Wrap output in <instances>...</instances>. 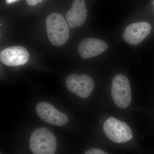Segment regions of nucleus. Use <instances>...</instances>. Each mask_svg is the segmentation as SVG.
Here are the masks:
<instances>
[{"instance_id":"f257e3e1","label":"nucleus","mask_w":154,"mask_h":154,"mask_svg":"<svg viewBox=\"0 0 154 154\" xmlns=\"http://www.w3.org/2000/svg\"><path fill=\"white\" fill-rule=\"evenodd\" d=\"M46 27L48 39L54 46H61L67 41L69 35V25L61 14L53 13L48 15Z\"/></svg>"},{"instance_id":"f03ea898","label":"nucleus","mask_w":154,"mask_h":154,"mask_svg":"<svg viewBox=\"0 0 154 154\" xmlns=\"http://www.w3.org/2000/svg\"><path fill=\"white\" fill-rule=\"evenodd\" d=\"M30 148L31 152L34 154H55L56 139L48 128H37L33 131L30 137Z\"/></svg>"},{"instance_id":"7ed1b4c3","label":"nucleus","mask_w":154,"mask_h":154,"mask_svg":"<svg viewBox=\"0 0 154 154\" xmlns=\"http://www.w3.org/2000/svg\"><path fill=\"white\" fill-rule=\"evenodd\" d=\"M111 95L114 103L120 108H127L131 102L130 84L126 76L116 75L113 78L111 86Z\"/></svg>"},{"instance_id":"20e7f679","label":"nucleus","mask_w":154,"mask_h":154,"mask_svg":"<svg viewBox=\"0 0 154 154\" xmlns=\"http://www.w3.org/2000/svg\"><path fill=\"white\" fill-rule=\"evenodd\" d=\"M103 129L107 137L116 143H124L133 138L132 131L128 125L114 117H110L105 121Z\"/></svg>"},{"instance_id":"39448f33","label":"nucleus","mask_w":154,"mask_h":154,"mask_svg":"<svg viewBox=\"0 0 154 154\" xmlns=\"http://www.w3.org/2000/svg\"><path fill=\"white\" fill-rule=\"evenodd\" d=\"M66 84L69 91L84 99L90 96L94 88V81L86 74L69 75L66 78Z\"/></svg>"},{"instance_id":"423d86ee","label":"nucleus","mask_w":154,"mask_h":154,"mask_svg":"<svg viewBox=\"0 0 154 154\" xmlns=\"http://www.w3.org/2000/svg\"><path fill=\"white\" fill-rule=\"evenodd\" d=\"M36 113L38 117L48 124L62 126L67 123L68 118L48 102H39L36 106Z\"/></svg>"},{"instance_id":"0eeeda50","label":"nucleus","mask_w":154,"mask_h":154,"mask_svg":"<svg viewBox=\"0 0 154 154\" xmlns=\"http://www.w3.org/2000/svg\"><path fill=\"white\" fill-rule=\"evenodd\" d=\"M29 57L27 49L20 46L8 48L2 51L0 54L1 62L9 66L23 65L27 63Z\"/></svg>"},{"instance_id":"6e6552de","label":"nucleus","mask_w":154,"mask_h":154,"mask_svg":"<svg viewBox=\"0 0 154 154\" xmlns=\"http://www.w3.org/2000/svg\"><path fill=\"white\" fill-rule=\"evenodd\" d=\"M152 27L146 22H139L128 25L124 30L123 39L127 43L136 45L143 41L150 33Z\"/></svg>"},{"instance_id":"1a4fd4ad","label":"nucleus","mask_w":154,"mask_h":154,"mask_svg":"<svg viewBox=\"0 0 154 154\" xmlns=\"http://www.w3.org/2000/svg\"><path fill=\"white\" fill-rule=\"evenodd\" d=\"M108 48V45L103 40L89 38L80 42L78 51L81 57L86 59L100 55Z\"/></svg>"},{"instance_id":"9d476101","label":"nucleus","mask_w":154,"mask_h":154,"mask_svg":"<svg viewBox=\"0 0 154 154\" xmlns=\"http://www.w3.org/2000/svg\"><path fill=\"white\" fill-rule=\"evenodd\" d=\"M87 11L85 0H74L71 8L66 13V19L70 28L82 26L85 22Z\"/></svg>"},{"instance_id":"9b49d317","label":"nucleus","mask_w":154,"mask_h":154,"mask_svg":"<svg viewBox=\"0 0 154 154\" xmlns=\"http://www.w3.org/2000/svg\"><path fill=\"white\" fill-rule=\"evenodd\" d=\"M85 154H106L107 153L105 152L104 151L100 149H91L88 150L85 153Z\"/></svg>"},{"instance_id":"f8f14e48","label":"nucleus","mask_w":154,"mask_h":154,"mask_svg":"<svg viewBox=\"0 0 154 154\" xmlns=\"http://www.w3.org/2000/svg\"><path fill=\"white\" fill-rule=\"evenodd\" d=\"M43 0H26L27 4L29 5L34 6L38 4H40L42 2Z\"/></svg>"},{"instance_id":"ddd939ff","label":"nucleus","mask_w":154,"mask_h":154,"mask_svg":"<svg viewBox=\"0 0 154 154\" xmlns=\"http://www.w3.org/2000/svg\"><path fill=\"white\" fill-rule=\"evenodd\" d=\"M19 0H6V3L8 4H11L17 2Z\"/></svg>"},{"instance_id":"4468645a","label":"nucleus","mask_w":154,"mask_h":154,"mask_svg":"<svg viewBox=\"0 0 154 154\" xmlns=\"http://www.w3.org/2000/svg\"><path fill=\"white\" fill-rule=\"evenodd\" d=\"M153 5H154V1H153Z\"/></svg>"}]
</instances>
